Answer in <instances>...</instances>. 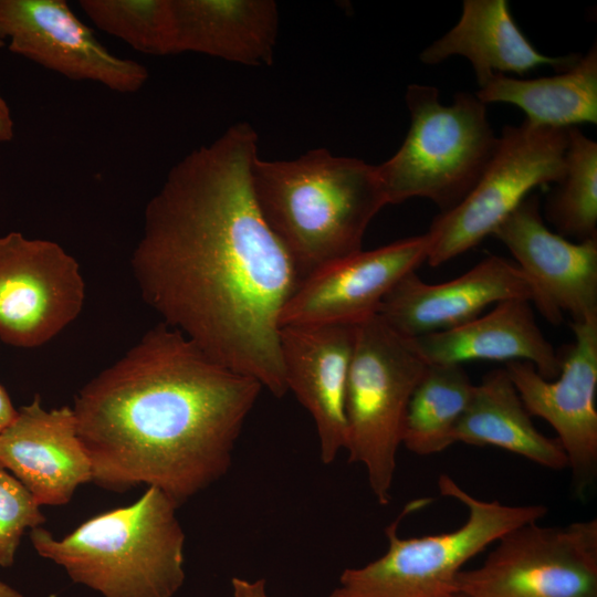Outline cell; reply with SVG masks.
Instances as JSON below:
<instances>
[{"instance_id": "6da1fadb", "label": "cell", "mask_w": 597, "mask_h": 597, "mask_svg": "<svg viewBox=\"0 0 597 597\" xmlns=\"http://www.w3.org/2000/svg\"><path fill=\"white\" fill-rule=\"evenodd\" d=\"M256 157L245 122L186 155L146 205L130 263L164 324L283 397L280 314L301 277L255 202Z\"/></svg>"}, {"instance_id": "7a4b0ae2", "label": "cell", "mask_w": 597, "mask_h": 597, "mask_svg": "<svg viewBox=\"0 0 597 597\" xmlns=\"http://www.w3.org/2000/svg\"><path fill=\"white\" fill-rule=\"evenodd\" d=\"M262 388L160 323L75 397L92 481L116 492L146 484L184 503L229 471Z\"/></svg>"}, {"instance_id": "3957f363", "label": "cell", "mask_w": 597, "mask_h": 597, "mask_svg": "<svg viewBox=\"0 0 597 597\" xmlns=\"http://www.w3.org/2000/svg\"><path fill=\"white\" fill-rule=\"evenodd\" d=\"M258 208L291 256L301 281L358 252L374 217L387 205L375 165L312 149L293 160L251 168Z\"/></svg>"}, {"instance_id": "277c9868", "label": "cell", "mask_w": 597, "mask_h": 597, "mask_svg": "<svg viewBox=\"0 0 597 597\" xmlns=\"http://www.w3.org/2000/svg\"><path fill=\"white\" fill-rule=\"evenodd\" d=\"M179 505L148 486L133 504L101 513L56 538L30 532L36 553L104 597H174L185 582Z\"/></svg>"}, {"instance_id": "5b68a950", "label": "cell", "mask_w": 597, "mask_h": 597, "mask_svg": "<svg viewBox=\"0 0 597 597\" xmlns=\"http://www.w3.org/2000/svg\"><path fill=\"white\" fill-rule=\"evenodd\" d=\"M441 495L462 503L467 520L458 528L421 537H401L402 517L430 500L409 502L389 524L387 551L359 567L346 568L329 597H442L455 591L462 567L510 531L543 519L542 504L510 505L485 501L462 489L451 476L438 480Z\"/></svg>"}, {"instance_id": "8992f818", "label": "cell", "mask_w": 597, "mask_h": 597, "mask_svg": "<svg viewBox=\"0 0 597 597\" xmlns=\"http://www.w3.org/2000/svg\"><path fill=\"white\" fill-rule=\"evenodd\" d=\"M406 104L410 127L397 153L375 165L387 205L418 197L441 212L457 207L474 188L496 148L486 105L458 92L443 105L437 87L410 84Z\"/></svg>"}, {"instance_id": "52a82bcc", "label": "cell", "mask_w": 597, "mask_h": 597, "mask_svg": "<svg viewBox=\"0 0 597 597\" xmlns=\"http://www.w3.org/2000/svg\"><path fill=\"white\" fill-rule=\"evenodd\" d=\"M428 364L412 341L377 314L355 325L345 416L348 461L365 468L377 502L387 505L408 405Z\"/></svg>"}, {"instance_id": "ba28073f", "label": "cell", "mask_w": 597, "mask_h": 597, "mask_svg": "<svg viewBox=\"0 0 597 597\" xmlns=\"http://www.w3.org/2000/svg\"><path fill=\"white\" fill-rule=\"evenodd\" d=\"M568 128L524 119L506 125L471 192L453 209L440 212L427 231V263L441 265L476 247L538 186L558 182L565 170Z\"/></svg>"}, {"instance_id": "9c48e42d", "label": "cell", "mask_w": 597, "mask_h": 597, "mask_svg": "<svg viewBox=\"0 0 597 597\" xmlns=\"http://www.w3.org/2000/svg\"><path fill=\"white\" fill-rule=\"evenodd\" d=\"M483 563L462 569L463 597H597V521H538L500 537Z\"/></svg>"}, {"instance_id": "30bf717a", "label": "cell", "mask_w": 597, "mask_h": 597, "mask_svg": "<svg viewBox=\"0 0 597 597\" xmlns=\"http://www.w3.org/2000/svg\"><path fill=\"white\" fill-rule=\"evenodd\" d=\"M85 282L59 243L20 232L0 237V339L33 348L50 342L81 313Z\"/></svg>"}, {"instance_id": "8fae6325", "label": "cell", "mask_w": 597, "mask_h": 597, "mask_svg": "<svg viewBox=\"0 0 597 597\" xmlns=\"http://www.w3.org/2000/svg\"><path fill=\"white\" fill-rule=\"evenodd\" d=\"M570 326L574 343L555 380L542 377L527 362H509L505 369L528 413L557 433L574 491L584 495L597 476V317Z\"/></svg>"}, {"instance_id": "7c38bea8", "label": "cell", "mask_w": 597, "mask_h": 597, "mask_svg": "<svg viewBox=\"0 0 597 597\" xmlns=\"http://www.w3.org/2000/svg\"><path fill=\"white\" fill-rule=\"evenodd\" d=\"M0 41L50 71L116 93H137L149 77L144 64L111 53L63 0H0Z\"/></svg>"}, {"instance_id": "4fadbf2b", "label": "cell", "mask_w": 597, "mask_h": 597, "mask_svg": "<svg viewBox=\"0 0 597 597\" xmlns=\"http://www.w3.org/2000/svg\"><path fill=\"white\" fill-rule=\"evenodd\" d=\"M430 237L397 240L334 260L306 275L280 314V326L350 324L375 315L394 286L427 261Z\"/></svg>"}, {"instance_id": "5bb4252c", "label": "cell", "mask_w": 597, "mask_h": 597, "mask_svg": "<svg viewBox=\"0 0 597 597\" xmlns=\"http://www.w3.org/2000/svg\"><path fill=\"white\" fill-rule=\"evenodd\" d=\"M531 281L533 304L554 325L597 317V239L570 242L551 231L528 195L493 231Z\"/></svg>"}, {"instance_id": "9a60e30c", "label": "cell", "mask_w": 597, "mask_h": 597, "mask_svg": "<svg viewBox=\"0 0 597 597\" xmlns=\"http://www.w3.org/2000/svg\"><path fill=\"white\" fill-rule=\"evenodd\" d=\"M509 300H535L533 285L517 264L490 255L457 279L429 284L411 272L381 302L377 315L407 338L451 329Z\"/></svg>"}, {"instance_id": "2e32d148", "label": "cell", "mask_w": 597, "mask_h": 597, "mask_svg": "<svg viewBox=\"0 0 597 597\" xmlns=\"http://www.w3.org/2000/svg\"><path fill=\"white\" fill-rule=\"evenodd\" d=\"M279 338L286 389L312 416L321 460L329 464L346 446L345 399L355 325H287Z\"/></svg>"}, {"instance_id": "e0dca14e", "label": "cell", "mask_w": 597, "mask_h": 597, "mask_svg": "<svg viewBox=\"0 0 597 597\" xmlns=\"http://www.w3.org/2000/svg\"><path fill=\"white\" fill-rule=\"evenodd\" d=\"M0 464L40 505L69 503L75 490L93 478L73 409L46 410L39 396L17 409L0 433Z\"/></svg>"}, {"instance_id": "ac0fdd59", "label": "cell", "mask_w": 597, "mask_h": 597, "mask_svg": "<svg viewBox=\"0 0 597 597\" xmlns=\"http://www.w3.org/2000/svg\"><path fill=\"white\" fill-rule=\"evenodd\" d=\"M410 339L428 365L527 362L546 379H555L562 366V356L542 333L527 300L500 302L461 326Z\"/></svg>"}, {"instance_id": "d6986e66", "label": "cell", "mask_w": 597, "mask_h": 597, "mask_svg": "<svg viewBox=\"0 0 597 597\" xmlns=\"http://www.w3.org/2000/svg\"><path fill=\"white\" fill-rule=\"evenodd\" d=\"M453 55L471 62L480 87L493 74L523 75L541 65L562 72L580 54L540 53L514 22L506 0H464L458 23L427 46L420 60L434 65Z\"/></svg>"}, {"instance_id": "ffe728a7", "label": "cell", "mask_w": 597, "mask_h": 597, "mask_svg": "<svg viewBox=\"0 0 597 597\" xmlns=\"http://www.w3.org/2000/svg\"><path fill=\"white\" fill-rule=\"evenodd\" d=\"M176 53L196 52L251 65H271L277 36L272 0H172Z\"/></svg>"}, {"instance_id": "44dd1931", "label": "cell", "mask_w": 597, "mask_h": 597, "mask_svg": "<svg viewBox=\"0 0 597 597\" xmlns=\"http://www.w3.org/2000/svg\"><path fill=\"white\" fill-rule=\"evenodd\" d=\"M455 442L498 447L552 470L568 468L557 439L534 426L505 368L488 373L474 385L454 431Z\"/></svg>"}, {"instance_id": "7402d4cb", "label": "cell", "mask_w": 597, "mask_h": 597, "mask_svg": "<svg viewBox=\"0 0 597 597\" xmlns=\"http://www.w3.org/2000/svg\"><path fill=\"white\" fill-rule=\"evenodd\" d=\"M485 105L507 103L523 109L540 126L568 128L597 123V48L567 70L538 78L493 74L474 94Z\"/></svg>"}, {"instance_id": "603a6c76", "label": "cell", "mask_w": 597, "mask_h": 597, "mask_svg": "<svg viewBox=\"0 0 597 597\" xmlns=\"http://www.w3.org/2000/svg\"><path fill=\"white\" fill-rule=\"evenodd\" d=\"M473 388L461 365H428L408 405L402 446L418 455L452 446Z\"/></svg>"}, {"instance_id": "cb8c5ba5", "label": "cell", "mask_w": 597, "mask_h": 597, "mask_svg": "<svg viewBox=\"0 0 597 597\" xmlns=\"http://www.w3.org/2000/svg\"><path fill=\"white\" fill-rule=\"evenodd\" d=\"M545 216L563 237L597 239V143L568 127L565 170L545 203Z\"/></svg>"}, {"instance_id": "d4e9b609", "label": "cell", "mask_w": 597, "mask_h": 597, "mask_svg": "<svg viewBox=\"0 0 597 597\" xmlns=\"http://www.w3.org/2000/svg\"><path fill=\"white\" fill-rule=\"evenodd\" d=\"M78 6L96 28L134 50L176 54L172 0H82Z\"/></svg>"}, {"instance_id": "484cf974", "label": "cell", "mask_w": 597, "mask_h": 597, "mask_svg": "<svg viewBox=\"0 0 597 597\" xmlns=\"http://www.w3.org/2000/svg\"><path fill=\"white\" fill-rule=\"evenodd\" d=\"M27 488L0 464V566L14 563L25 530L39 527L45 517Z\"/></svg>"}, {"instance_id": "4316f807", "label": "cell", "mask_w": 597, "mask_h": 597, "mask_svg": "<svg viewBox=\"0 0 597 597\" xmlns=\"http://www.w3.org/2000/svg\"><path fill=\"white\" fill-rule=\"evenodd\" d=\"M233 597H270L264 579L249 580L241 577L231 579Z\"/></svg>"}, {"instance_id": "83f0119b", "label": "cell", "mask_w": 597, "mask_h": 597, "mask_svg": "<svg viewBox=\"0 0 597 597\" xmlns=\"http://www.w3.org/2000/svg\"><path fill=\"white\" fill-rule=\"evenodd\" d=\"M14 138V121L7 101L0 94V143Z\"/></svg>"}, {"instance_id": "f1b7e54d", "label": "cell", "mask_w": 597, "mask_h": 597, "mask_svg": "<svg viewBox=\"0 0 597 597\" xmlns=\"http://www.w3.org/2000/svg\"><path fill=\"white\" fill-rule=\"evenodd\" d=\"M15 415L17 409L6 389L0 385V433L14 419Z\"/></svg>"}, {"instance_id": "f546056e", "label": "cell", "mask_w": 597, "mask_h": 597, "mask_svg": "<svg viewBox=\"0 0 597 597\" xmlns=\"http://www.w3.org/2000/svg\"><path fill=\"white\" fill-rule=\"evenodd\" d=\"M0 597H24V596L0 580Z\"/></svg>"}, {"instance_id": "4dcf8cb0", "label": "cell", "mask_w": 597, "mask_h": 597, "mask_svg": "<svg viewBox=\"0 0 597 597\" xmlns=\"http://www.w3.org/2000/svg\"><path fill=\"white\" fill-rule=\"evenodd\" d=\"M442 597H463V596H461L459 593L454 591V593L448 594V595L442 596Z\"/></svg>"}]
</instances>
